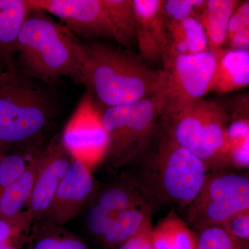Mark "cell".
<instances>
[{
    "label": "cell",
    "mask_w": 249,
    "mask_h": 249,
    "mask_svg": "<svg viewBox=\"0 0 249 249\" xmlns=\"http://www.w3.org/2000/svg\"><path fill=\"white\" fill-rule=\"evenodd\" d=\"M226 43L228 44L229 49L249 50V1L240 2L234 10L228 24Z\"/></svg>",
    "instance_id": "obj_24"
},
{
    "label": "cell",
    "mask_w": 249,
    "mask_h": 249,
    "mask_svg": "<svg viewBox=\"0 0 249 249\" xmlns=\"http://www.w3.org/2000/svg\"><path fill=\"white\" fill-rule=\"evenodd\" d=\"M74 49L80 84L101 107L137 102L165 89L164 70L152 69L129 51L77 37Z\"/></svg>",
    "instance_id": "obj_1"
},
{
    "label": "cell",
    "mask_w": 249,
    "mask_h": 249,
    "mask_svg": "<svg viewBox=\"0 0 249 249\" xmlns=\"http://www.w3.org/2000/svg\"><path fill=\"white\" fill-rule=\"evenodd\" d=\"M88 203V208L85 217L87 228L93 237L101 241L110 227L111 222L117 216L101 209L93 203Z\"/></svg>",
    "instance_id": "obj_28"
},
{
    "label": "cell",
    "mask_w": 249,
    "mask_h": 249,
    "mask_svg": "<svg viewBox=\"0 0 249 249\" xmlns=\"http://www.w3.org/2000/svg\"><path fill=\"white\" fill-rule=\"evenodd\" d=\"M102 109L87 91L64 128L60 140L73 160L91 170L104 160L108 135L102 121Z\"/></svg>",
    "instance_id": "obj_9"
},
{
    "label": "cell",
    "mask_w": 249,
    "mask_h": 249,
    "mask_svg": "<svg viewBox=\"0 0 249 249\" xmlns=\"http://www.w3.org/2000/svg\"><path fill=\"white\" fill-rule=\"evenodd\" d=\"M152 219H148L135 235L119 246L118 249H152Z\"/></svg>",
    "instance_id": "obj_31"
},
{
    "label": "cell",
    "mask_w": 249,
    "mask_h": 249,
    "mask_svg": "<svg viewBox=\"0 0 249 249\" xmlns=\"http://www.w3.org/2000/svg\"><path fill=\"white\" fill-rule=\"evenodd\" d=\"M29 7L26 0H0V64L17 70L18 37Z\"/></svg>",
    "instance_id": "obj_16"
},
{
    "label": "cell",
    "mask_w": 249,
    "mask_h": 249,
    "mask_svg": "<svg viewBox=\"0 0 249 249\" xmlns=\"http://www.w3.org/2000/svg\"><path fill=\"white\" fill-rule=\"evenodd\" d=\"M43 147H39L34 152L22 175L0 194V218L13 217L24 211V208H27L40 165Z\"/></svg>",
    "instance_id": "obj_19"
},
{
    "label": "cell",
    "mask_w": 249,
    "mask_h": 249,
    "mask_svg": "<svg viewBox=\"0 0 249 249\" xmlns=\"http://www.w3.org/2000/svg\"><path fill=\"white\" fill-rule=\"evenodd\" d=\"M25 249H91L80 237L62 227L36 222Z\"/></svg>",
    "instance_id": "obj_21"
},
{
    "label": "cell",
    "mask_w": 249,
    "mask_h": 249,
    "mask_svg": "<svg viewBox=\"0 0 249 249\" xmlns=\"http://www.w3.org/2000/svg\"><path fill=\"white\" fill-rule=\"evenodd\" d=\"M1 160V158H0V160Z\"/></svg>",
    "instance_id": "obj_34"
},
{
    "label": "cell",
    "mask_w": 249,
    "mask_h": 249,
    "mask_svg": "<svg viewBox=\"0 0 249 249\" xmlns=\"http://www.w3.org/2000/svg\"><path fill=\"white\" fill-rule=\"evenodd\" d=\"M207 0H162L161 9L166 27L190 18L199 19Z\"/></svg>",
    "instance_id": "obj_26"
},
{
    "label": "cell",
    "mask_w": 249,
    "mask_h": 249,
    "mask_svg": "<svg viewBox=\"0 0 249 249\" xmlns=\"http://www.w3.org/2000/svg\"><path fill=\"white\" fill-rule=\"evenodd\" d=\"M27 244H15L0 247V249H25Z\"/></svg>",
    "instance_id": "obj_32"
},
{
    "label": "cell",
    "mask_w": 249,
    "mask_h": 249,
    "mask_svg": "<svg viewBox=\"0 0 249 249\" xmlns=\"http://www.w3.org/2000/svg\"><path fill=\"white\" fill-rule=\"evenodd\" d=\"M137 161V169L129 173L154 211L167 206L184 213L197 196L209 173L204 163L180 145L160 122Z\"/></svg>",
    "instance_id": "obj_2"
},
{
    "label": "cell",
    "mask_w": 249,
    "mask_h": 249,
    "mask_svg": "<svg viewBox=\"0 0 249 249\" xmlns=\"http://www.w3.org/2000/svg\"><path fill=\"white\" fill-rule=\"evenodd\" d=\"M166 73V104L163 115H168L204 97L209 92L216 57L209 52L195 55H163Z\"/></svg>",
    "instance_id": "obj_8"
},
{
    "label": "cell",
    "mask_w": 249,
    "mask_h": 249,
    "mask_svg": "<svg viewBox=\"0 0 249 249\" xmlns=\"http://www.w3.org/2000/svg\"><path fill=\"white\" fill-rule=\"evenodd\" d=\"M240 2L237 0H208L199 16L207 36L209 51L214 55L224 49L229 19Z\"/></svg>",
    "instance_id": "obj_20"
},
{
    "label": "cell",
    "mask_w": 249,
    "mask_h": 249,
    "mask_svg": "<svg viewBox=\"0 0 249 249\" xmlns=\"http://www.w3.org/2000/svg\"><path fill=\"white\" fill-rule=\"evenodd\" d=\"M88 202L115 216L135 208L150 206L129 172L121 174L114 181L104 186H96Z\"/></svg>",
    "instance_id": "obj_14"
},
{
    "label": "cell",
    "mask_w": 249,
    "mask_h": 249,
    "mask_svg": "<svg viewBox=\"0 0 249 249\" xmlns=\"http://www.w3.org/2000/svg\"><path fill=\"white\" fill-rule=\"evenodd\" d=\"M46 85L18 69L0 83V142L22 148L42 145L58 109Z\"/></svg>",
    "instance_id": "obj_4"
},
{
    "label": "cell",
    "mask_w": 249,
    "mask_h": 249,
    "mask_svg": "<svg viewBox=\"0 0 249 249\" xmlns=\"http://www.w3.org/2000/svg\"><path fill=\"white\" fill-rule=\"evenodd\" d=\"M249 167V138L228 147L226 168L248 170Z\"/></svg>",
    "instance_id": "obj_30"
},
{
    "label": "cell",
    "mask_w": 249,
    "mask_h": 249,
    "mask_svg": "<svg viewBox=\"0 0 249 249\" xmlns=\"http://www.w3.org/2000/svg\"><path fill=\"white\" fill-rule=\"evenodd\" d=\"M196 235L197 249H249V242L232 237L219 226L205 228Z\"/></svg>",
    "instance_id": "obj_27"
},
{
    "label": "cell",
    "mask_w": 249,
    "mask_h": 249,
    "mask_svg": "<svg viewBox=\"0 0 249 249\" xmlns=\"http://www.w3.org/2000/svg\"><path fill=\"white\" fill-rule=\"evenodd\" d=\"M10 71H12L8 70V69H6V67L0 64V83L6 78V76H7L8 73H9Z\"/></svg>",
    "instance_id": "obj_33"
},
{
    "label": "cell",
    "mask_w": 249,
    "mask_h": 249,
    "mask_svg": "<svg viewBox=\"0 0 249 249\" xmlns=\"http://www.w3.org/2000/svg\"><path fill=\"white\" fill-rule=\"evenodd\" d=\"M166 104L165 89L137 102L105 108L102 121L108 135L104 160L109 170L133 164L153 137Z\"/></svg>",
    "instance_id": "obj_6"
},
{
    "label": "cell",
    "mask_w": 249,
    "mask_h": 249,
    "mask_svg": "<svg viewBox=\"0 0 249 249\" xmlns=\"http://www.w3.org/2000/svg\"><path fill=\"white\" fill-rule=\"evenodd\" d=\"M71 160L72 157L62 144L60 136H55L42 149L40 165L26 208L34 222L49 209Z\"/></svg>",
    "instance_id": "obj_12"
},
{
    "label": "cell",
    "mask_w": 249,
    "mask_h": 249,
    "mask_svg": "<svg viewBox=\"0 0 249 249\" xmlns=\"http://www.w3.org/2000/svg\"><path fill=\"white\" fill-rule=\"evenodd\" d=\"M153 209L150 206L135 208L121 213L113 220L101 242L107 248L116 249L135 235L148 219Z\"/></svg>",
    "instance_id": "obj_22"
},
{
    "label": "cell",
    "mask_w": 249,
    "mask_h": 249,
    "mask_svg": "<svg viewBox=\"0 0 249 249\" xmlns=\"http://www.w3.org/2000/svg\"><path fill=\"white\" fill-rule=\"evenodd\" d=\"M230 114L222 103L204 98L162 116L160 124L177 142L199 159L208 171L226 168Z\"/></svg>",
    "instance_id": "obj_5"
},
{
    "label": "cell",
    "mask_w": 249,
    "mask_h": 249,
    "mask_svg": "<svg viewBox=\"0 0 249 249\" xmlns=\"http://www.w3.org/2000/svg\"><path fill=\"white\" fill-rule=\"evenodd\" d=\"M152 249H197V235L171 210L153 227Z\"/></svg>",
    "instance_id": "obj_18"
},
{
    "label": "cell",
    "mask_w": 249,
    "mask_h": 249,
    "mask_svg": "<svg viewBox=\"0 0 249 249\" xmlns=\"http://www.w3.org/2000/svg\"><path fill=\"white\" fill-rule=\"evenodd\" d=\"M139 56L146 63L162 60L167 47V27L162 0H133Z\"/></svg>",
    "instance_id": "obj_13"
},
{
    "label": "cell",
    "mask_w": 249,
    "mask_h": 249,
    "mask_svg": "<svg viewBox=\"0 0 249 249\" xmlns=\"http://www.w3.org/2000/svg\"><path fill=\"white\" fill-rule=\"evenodd\" d=\"M76 40V36L50 15L29 8L18 37L21 71L49 86L61 78L80 84Z\"/></svg>",
    "instance_id": "obj_3"
},
{
    "label": "cell",
    "mask_w": 249,
    "mask_h": 249,
    "mask_svg": "<svg viewBox=\"0 0 249 249\" xmlns=\"http://www.w3.org/2000/svg\"><path fill=\"white\" fill-rule=\"evenodd\" d=\"M247 209L249 173L218 170L208 173L197 196L184 211L185 222L196 233L205 228L220 226Z\"/></svg>",
    "instance_id": "obj_7"
},
{
    "label": "cell",
    "mask_w": 249,
    "mask_h": 249,
    "mask_svg": "<svg viewBox=\"0 0 249 249\" xmlns=\"http://www.w3.org/2000/svg\"><path fill=\"white\" fill-rule=\"evenodd\" d=\"M219 227L237 240L249 242V209L234 214Z\"/></svg>",
    "instance_id": "obj_29"
},
{
    "label": "cell",
    "mask_w": 249,
    "mask_h": 249,
    "mask_svg": "<svg viewBox=\"0 0 249 249\" xmlns=\"http://www.w3.org/2000/svg\"><path fill=\"white\" fill-rule=\"evenodd\" d=\"M114 34L115 42L127 47L137 41V20L133 0H103Z\"/></svg>",
    "instance_id": "obj_23"
},
{
    "label": "cell",
    "mask_w": 249,
    "mask_h": 249,
    "mask_svg": "<svg viewBox=\"0 0 249 249\" xmlns=\"http://www.w3.org/2000/svg\"><path fill=\"white\" fill-rule=\"evenodd\" d=\"M209 51L207 36L198 18H190L167 27L164 55H195Z\"/></svg>",
    "instance_id": "obj_17"
},
{
    "label": "cell",
    "mask_w": 249,
    "mask_h": 249,
    "mask_svg": "<svg viewBox=\"0 0 249 249\" xmlns=\"http://www.w3.org/2000/svg\"><path fill=\"white\" fill-rule=\"evenodd\" d=\"M42 146L22 148L19 151L1 158L0 160V194L19 178L27 168L34 152Z\"/></svg>",
    "instance_id": "obj_25"
},
{
    "label": "cell",
    "mask_w": 249,
    "mask_h": 249,
    "mask_svg": "<svg viewBox=\"0 0 249 249\" xmlns=\"http://www.w3.org/2000/svg\"><path fill=\"white\" fill-rule=\"evenodd\" d=\"M215 57L209 92L224 94L249 86V50L224 49Z\"/></svg>",
    "instance_id": "obj_15"
},
{
    "label": "cell",
    "mask_w": 249,
    "mask_h": 249,
    "mask_svg": "<svg viewBox=\"0 0 249 249\" xmlns=\"http://www.w3.org/2000/svg\"><path fill=\"white\" fill-rule=\"evenodd\" d=\"M96 187L91 170L72 159L49 209L37 222L63 227L80 213Z\"/></svg>",
    "instance_id": "obj_11"
},
{
    "label": "cell",
    "mask_w": 249,
    "mask_h": 249,
    "mask_svg": "<svg viewBox=\"0 0 249 249\" xmlns=\"http://www.w3.org/2000/svg\"><path fill=\"white\" fill-rule=\"evenodd\" d=\"M28 6L53 15L73 35L87 40L115 41L103 0H26Z\"/></svg>",
    "instance_id": "obj_10"
}]
</instances>
